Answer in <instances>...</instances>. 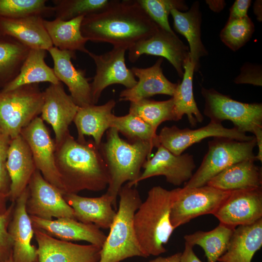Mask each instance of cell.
Returning <instances> with one entry per match:
<instances>
[{"label": "cell", "mask_w": 262, "mask_h": 262, "mask_svg": "<svg viewBox=\"0 0 262 262\" xmlns=\"http://www.w3.org/2000/svg\"><path fill=\"white\" fill-rule=\"evenodd\" d=\"M159 28L136 0H114L103 10L84 16L81 29L88 41L108 43L128 50L151 36Z\"/></svg>", "instance_id": "cell-1"}, {"label": "cell", "mask_w": 262, "mask_h": 262, "mask_svg": "<svg viewBox=\"0 0 262 262\" xmlns=\"http://www.w3.org/2000/svg\"><path fill=\"white\" fill-rule=\"evenodd\" d=\"M55 160L65 194L99 192L108 187V169L93 140L80 142L69 134L55 145Z\"/></svg>", "instance_id": "cell-2"}, {"label": "cell", "mask_w": 262, "mask_h": 262, "mask_svg": "<svg viewBox=\"0 0 262 262\" xmlns=\"http://www.w3.org/2000/svg\"><path fill=\"white\" fill-rule=\"evenodd\" d=\"M178 188L168 190L160 186L152 187L134 216V228L139 244L145 254L158 256L166 251V244L175 229L170 213Z\"/></svg>", "instance_id": "cell-3"}, {"label": "cell", "mask_w": 262, "mask_h": 262, "mask_svg": "<svg viewBox=\"0 0 262 262\" xmlns=\"http://www.w3.org/2000/svg\"><path fill=\"white\" fill-rule=\"evenodd\" d=\"M114 128L106 131V139L99 147L107 166L109 182L106 193L111 196L117 206V197L123 184L128 181L134 186L140 177L141 169L150 158L153 144L143 142L131 143L122 139Z\"/></svg>", "instance_id": "cell-4"}, {"label": "cell", "mask_w": 262, "mask_h": 262, "mask_svg": "<svg viewBox=\"0 0 262 262\" xmlns=\"http://www.w3.org/2000/svg\"><path fill=\"white\" fill-rule=\"evenodd\" d=\"M118 209L101 248L98 262H120L133 257H148L137 240L134 216L142 203L138 191L127 183L120 189Z\"/></svg>", "instance_id": "cell-5"}, {"label": "cell", "mask_w": 262, "mask_h": 262, "mask_svg": "<svg viewBox=\"0 0 262 262\" xmlns=\"http://www.w3.org/2000/svg\"><path fill=\"white\" fill-rule=\"evenodd\" d=\"M44 93L38 84L0 91V126L14 139L41 112Z\"/></svg>", "instance_id": "cell-6"}, {"label": "cell", "mask_w": 262, "mask_h": 262, "mask_svg": "<svg viewBox=\"0 0 262 262\" xmlns=\"http://www.w3.org/2000/svg\"><path fill=\"white\" fill-rule=\"evenodd\" d=\"M256 139L240 141L226 137H213L208 142V150L192 177L184 184V188L207 184L215 176L229 166L246 160L256 161L254 149Z\"/></svg>", "instance_id": "cell-7"}, {"label": "cell", "mask_w": 262, "mask_h": 262, "mask_svg": "<svg viewBox=\"0 0 262 262\" xmlns=\"http://www.w3.org/2000/svg\"><path fill=\"white\" fill-rule=\"evenodd\" d=\"M204 98V114L210 121L222 124L230 121L239 131L252 133L257 127L262 126V104L244 103L235 100L213 88L202 87Z\"/></svg>", "instance_id": "cell-8"}, {"label": "cell", "mask_w": 262, "mask_h": 262, "mask_svg": "<svg viewBox=\"0 0 262 262\" xmlns=\"http://www.w3.org/2000/svg\"><path fill=\"white\" fill-rule=\"evenodd\" d=\"M230 191L211 186L178 188L172 204L170 219L175 229L201 215L213 214L228 197Z\"/></svg>", "instance_id": "cell-9"}, {"label": "cell", "mask_w": 262, "mask_h": 262, "mask_svg": "<svg viewBox=\"0 0 262 262\" xmlns=\"http://www.w3.org/2000/svg\"><path fill=\"white\" fill-rule=\"evenodd\" d=\"M28 188L26 211L30 216L47 220H52V217L75 219L74 211L64 199L63 192L47 181L37 169Z\"/></svg>", "instance_id": "cell-10"}, {"label": "cell", "mask_w": 262, "mask_h": 262, "mask_svg": "<svg viewBox=\"0 0 262 262\" xmlns=\"http://www.w3.org/2000/svg\"><path fill=\"white\" fill-rule=\"evenodd\" d=\"M126 50L124 48L114 47L111 50L100 55L89 51L87 54L96 65V74L90 83L93 104L97 103L102 91L109 85L122 84L129 89L137 83L135 76L125 64Z\"/></svg>", "instance_id": "cell-11"}, {"label": "cell", "mask_w": 262, "mask_h": 262, "mask_svg": "<svg viewBox=\"0 0 262 262\" xmlns=\"http://www.w3.org/2000/svg\"><path fill=\"white\" fill-rule=\"evenodd\" d=\"M32 154L36 168L43 178L65 194L55 160V144L40 116L21 131Z\"/></svg>", "instance_id": "cell-12"}, {"label": "cell", "mask_w": 262, "mask_h": 262, "mask_svg": "<svg viewBox=\"0 0 262 262\" xmlns=\"http://www.w3.org/2000/svg\"><path fill=\"white\" fill-rule=\"evenodd\" d=\"M160 145L173 154L179 155L192 145L209 137H226L240 141H249L254 136L247 135L235 128H227L222 124L210 121L197 129H180L174 125L163 128L158 134Z\"/></svg>", "instance_id": "cell-13"}, {"label": "cell", "mask_w": 262, "mask_h": 262, "mask_svg": "<svg viewBox=\"0 0 262 262\" xmlns=\"http://www.w3.org/2000/svg\"><path fill=\"white\" fill-rule=\"evenodd\" d=\"M213 215L233 229L256 222L262 218V187L230 191Z\"/></svg>", "instance_id": "cell-14"}, {"label": "cell", "mask_w": 262, "mask_h": 262, "mask_svg": "<svg viewBox=\"0 0 262 262\" xmlns=\"http://www.w3.org/2000/svg\"><path fill=\"white\" fill-rule=\"evenodd\" d=\"M128 51V58L132 63L136 62L143 54L165 58L180 78L184 74V65L190 58L189 47L175 33L160 28L151 36L136 43Z\"/></svg>", "instance_id": "cell-15"}, {"label": "cell", "mask_w": 262, "mask_h": 262, "mask_svg": "<svg viewBox=\"0 0 262 262\" xmlns=\"http://www.w3.org/2000/svg\"><path fill=\"white\" fill-rule=\"evenodd\" d=\"M196 166L192 155L182 153L176 155L160 145L154 156L143 164L144 171L134 185L152 177L164 176L168 182L180 186L191 179Z\"/></svg>", "instance_id": "cell-16"}, {"label": "cell", "mask_w": 262, "mask_h": 262, "mask_svg": "<svg viewBox=\"0 0 262 262\" xmlns=\"http://www.w3.org/2000/svg\"><path fill=\"white\" fill-rule=\"evenodd\" d=\"M44 93V103L40 116L51 125L55 134V144L61 143L70 134L69 126L79 108L65 91L61 82L50 84Z\"/></svg>", "instance_id": "cell-17"}, {"label": "cell", "mask_w": 262, "mask_h": 262, "mask_svg": "<svg viewBox=\"0 0 262 262\" xmlns=\"http://www.w3.org/2000/svg\"><path fill=\"white\" fill-rule=\"evenodd\" d=\"M38 262H98L101 247L79 245L54 238L34 228Z\"/></svg>", "instance_id": "cell-18"}, {"label": "cell", "mask_w": 262, "mask_h": 262, "mask_svg": "<svg viewBox=\"0 0 262 262\" xmlns=\"http://www.w3.org/2000/svg\"><path fill=\"white\" fill-rule=\"evenodd\" d=\"M28 186L15 201L8 232L12 243V259L14 262H37V248L32 245L34 228L26 211Z\"/></svg>", "instance_id": "cell-19"}, {"label": "cell", "mask_w": 262, "mask_h": 262, "mask_svg": "<svg viewBox=\"0 0 262 262\" xmlns=\"http://www.w3.org/2000/svg\"><path fill=\"white\" fill-rule=\"evenodd\" d=\"M48 51L53 60L55 76L67 86L76 104L79 107L93 104L90 83L85 72L77 69L71 62V59L76 58L75 52L60 50L54 46Z\"/></svg>", "instance_id": "cell-20"}, {"label": "cell", "mask_w": 262, "mask_h": 262, "mask_svg": "<svg viewBox=\"0 0 262 262\" xmlns=\"http://www.w3.org/2000/svg\"><path fill=\"white\" fill-rule=\"evenodd\" d=\"M30 216L33 228L61 240L84 241L101 248L107 237L94 224L83 223L75 219L62 217L56 220H47Z\"/></svg>", "instance_id": "cell-21"}, {"label": "cell", "mask_w": 262, "mask_h": 262, "mask_svg": "<svg viewBox=\"0 0 262 262\" xmlns=\"http://www.w3.org/2000/svg\"><path fill=\"white\" fill-rule=\"evenodd\" d=\"M163 62V58L160 57L150 67H132L131 70L138 81L133 87L120 93L119 100L135 102L157 94L172 97L178 83H173L165 77L161 67Z\"/></svg>", "instance_id": "cell-22"}, {"label": "cell", "mask_w": 262, "mask_h": 262, "mask_svg": "<svg viewBox=\"0 0 262 262\" xmlns=\"http://www.w3.org/2000/svg\"><path fill=\"white\" fill-rule=\"evenodd\" d=\"M66 203L73 209L75 219L98 228L109 229L115 216L117 206L107 193L98 197H85L77 194H63Z\"/></svg>", "instance_id": "cell-23"}, {"label": "cell", "mask_w": 262, "mask_h": 262, "mask_svg": "<svg viewBox=\"0 0 262 262\" xmlns=\"http://www.w3.org/2000/svg\"><path fill=\"white\" fill-rule=\"evenodd\" d=\"M6 167L11 180L8 199L15 202L28 186L36 169L31 149L20 134L11 141Z\"/></svg>", "instance_id": "cell-24"}, {"label": "cell", "mask_w": 262, "mask_h": 262, "mask_svg": "<svg viewBox=\"0 0 262 262\" xmlns=\"http://www.w3.org/2000/svg\"><path fill=\"white\" fill-rule=\"evenodd\" d=\"M44 19L38 15L0 18V34L10 36L30 49L48 51L53 46L44 26Z\"/></svg>", "instance_id": "cell-25"}, {"label": "cell", "mask_w": 262, "mask_h": 262, "mask_svg": "<svg viewBox=\"0 0 262 262\" xmlns=\"http://www.w3.org/2000/svg\"><path fill=\"white\" fill-rule=\"evenodd\" d=\"M115 104V100L111 99L101 105L79 107L73 121L77 130V140L83 142L86 141L85 136H91L99 147L105 132L111 128L112 110Z\"/></svg>", "instance_id": "cell-26"}, {"label": "cell", "mask_w": 262, "mask_h": 262, "mask_svg": "<svg viewBox=\"0 0 262 262\" xmlns=\"http://www.w3.org/2000/svg\"><path fill=\"white\" fill-rule=\"evenodd\" d=\"M175 30L184 36L189 43L190 61L194 66L195 72L199 68V61L208 54L201 38L202 14L198 1L194 2L186 12L177 9L171 11Z\"/></svg>", "instance_id": "cell-27"}, {"label": "cell", "mask_w": 262, "mask_h": 262, "mask_svg": "<svg viewBox=\"0 0 262 262\" xmlns=\"http://www.w3.org/2000/svg\"><path fill=\"white\" fill-rule=\"evenodd\" d=\"M262 246V218L233 230L226 251L219 262H251Z\"/></svg>", "instance_id": "cell-28"}, {"label": "cell", "mask_w": 262, "mask_h": 262, "mask_svg": "<svg viewBox=\"0 0 262 262\" xmlns=\"http://www.w3.org/2000/svg\"><path fill=\"white\" fill-rule=\"evenodd\" d=\"M254 160L232 164L211 179L207 185L226 191L262 187V168Z\"/></svg>", "instance_id": "cell-29"}, {"label": "cell", "mask_w": 262, "mask_h": 262, "mask_svg": "<svg viewBox=\"0 0 262 262\" xmlns=\"http://www.w3.org/2000/svg\"><path fill=\"white\" fill-rule=\"evenodd\" d=\"M83 16L65 21L55 18L44 19V25L53 46L62 50L80 51L88 53L85 48L88 41L82 34L81 27Z\"/></svg>", "instance_id": "cell-30"}, {"label": "cell", "mask_w": 262, "mask_h": 262, "mask_svg": "<svg viewBox=\"0 0 262 262\" xmlns=\"http://www.w3.org/2000/svg\"><path fill=\"white\" fill-rule=\"evenodd\" d=\"M47 50L30 49L17 76L0 91H7L19 86L48 82L56 84L60 82L54 72L53 69L48 66L45 59Z\"/></svg>", "instance_id": "cell-31"}, {"label": "cell", "mask_w": 262, "mask_h": 262, "mask_svg": "<svg viewBox=\"0 0 262 262\" xmlns=\"http://www.w3.org/2000/svg\"><path fill=\"white\" fill-rule=\"evenodd\" d=\"M184 74L181 83H178L172 98L176 121L180 120L184 115L187 116L189 124L195 127L204 119L195 101L193 89L194 66L190 58L185 63Z\"/></svg>", "instance_id": "cell-32"}, {"label": "cell", "mask_w": 262, "mask_h": 262, "mask_svg": "<svg viewBox=\"0 0 262 262\" xmlns=\"http://www.w3.org/2000/svg\"><path fill=\"white\" fill-rule=\"evenodd\" d=\"M30 50L14 38L0 34V90L17 76Z\"/></svg>", "instance_id": "cell-33"}, {"label": "cell", "mask_w": 262, "mask_h": 262, "mask_svg": "<svg viewBox=\"0 0 262 262\" xmlns=\"http://www.w3.org/2000/svg\"><path fill=\"white\" fill-rule=\"evenodd\" d=\"M234 229L219 223L213 229L197 231L184 235L185 243L193 247L200 246L204 250L208 262H216L226 251Z\"/></svg>", "instance_id": "cell-34"}, {"label": "cell", "mask_w": 262, "mask_h": 262, "mask_svg": "<svg viewBox=\"0 0 262 262\" xmlns=\"http://www.w3.org/2000/svg\"><path fill=\"white\" fill-rule=\"evenodd\" d=\"M129 113L140 117L156 131L163 122L176 121L172 97L164 101L144 98L130 102Z\"/></svg>", "instance_id": "cell-35"}, {"label": "cell", "mask_w": 262, "mask_h": 262, "mask_svg": "<svg viewBox=\"0 0 262 262\" xmlns=\"http://www.w3.org/2000/svg\"><path fill=\"white\" fill-rule=\"evenodd\" d=\"M111 128H115L129 142H147L156 147L160 146L156 131L140 117L131 113L120 116L114 115Z\"/></svg>", "instance_id": "cell-36"}, {"label": "cell", "mask_w": 262, "mask_h": 262, "mask_svg": "<svg viewBox=\"0 0 262 262\" xmlns=\"http://www.w3.org/2000/svg\"><path fill=\"white\" fill-rule=\"evenodd\" d=\"M114 0H53L55 18L67 21L98 13Z\"/></svg>", "instance_id": "cell-37"}, {"label": "cell", "mask_w": 262, "mask_h": 262, "mask_svg": "<svg viewBox=\"0 0 262 262\" xmlns=\"http://www.w3.org/2000/svg\"><path fill=\"white\" fill-rule=\"evenodd\" d=\"M45 0H0V18H15L38 15L42 17L54 15L53 6Z\"/></svg>", "instance_id": "cell-38"}, {"label": "cell", "mask_w": 262, "mask_h": 262, "mask_svg": "<svg viewBox=\"0 0 262 262\" xmlns=\"http://www.w3.org/2000/svg\"><path fill=\"white\" fill-rule=\"evenodd\" d=\"M148 16L161 29L174 33L168 21L171 11L177 9L183 12L188 6L182 0H136Z\"/></svg>", "instance_id": "cell-39"}, {"label": "cell", "mask_w": 262, "mask_h": 262, "mask_svg": "<svg viewBox=\"0 0 262 262\" xmlns=\"http://www.w3.org/2000/svg\"><path fill=\"white\" fill-rule=\"evenodd\" d=\"M254 31V24L248 16L240 19H229L220 33V37L229 48L236 51L250 40Z\"/></svg>", "instance_id": "cell-40"}, {"label": "cell", "mask_w": 262, "mask_h": 262, "mask_svg": "<svg viewBox=\"0 0 262 262\" xmlns=\"http://www.w3.org/2000/svg\"><path fill=\"white\" fill-rule=\"evenodd\" d=\"M14 206L15 202H12L6 211L0 215V262L12 257L13 243L8 228Z\"/></svg>", "instance_id": "cell-41"}, {"label": "cell", "mask_w": 262, "mask_h": 262, "mask_svg": "<svg viewBox=\"0 0 262 262\" xmlns=\"http://www.w3.org/2000/svg\"><path fill=\"white\" fill-rule=\"evenodd\" d=\"M12 139L0 126V192L8 198L11 180L6 162Z\"/></svg>", "instance_id": "cell-42"}, {"label": "cell", "mask_w": 262, "mask_h": 262, "mask_svg": "<svg viewBox=\"0 0 262 262\" xmlns=\"http://www.w3.org/2000/svg\"><path fill=\"white\" fill-rule=\"evenodd\" d=\"M262 68L260 66L250 64H245L240 74L234 79L236 84H250L262 86Z\"/></svg>", "instance_id": "cell-43"}, {"label": "cell", "mask_w": 262, "mask_h": 262, "mask_svg": "<svg viewBox=\"0 0 262 262\" xmlns=\"http://www.w3.org/2000/svg\"><path fill=\"white\" fill-rule=\"evenodd\" d=\"M250 0H236L229 10V19H240L248 16Z\"/></svg>", "instance_id": "cell-44"}, {"label": "cell", "mask_w": 262, "mask_h": 262, "mask_svg": "<svg viewBox=\"0 0 262 262\" xmlns=\"http://www.w3.org/2000/svg\"><path fill=\"white\" fill-rule=\"evenodd\" d=\"M193 247L185 243V248L181 253L180 262H202L194 253Z\"/></svg>", "instance_id": "cell-45"}, {"label": "cell", "mask_w": 262, "mask_h": 262, "mask_svg": "<svg viewBox=\"0 0 262 262\" xmlns=\"http://www.w3.org/2000/svg\"><path fill=\"white\" fill-rule=\"evenodd\" d=\"M253 134L256 139V146L258 147V152L255 156L256 160L262 162V126L257 127Z\"/></svg>", "instance_id": "cell-46"}, {"label": "cell", "mask_w": 262, "mask_h": 262, "mask_svg": "<svg viewBox=\"0 0 262 262\" xmlns=\"http://www.w3.org/2000/svg\"><path fill=\"white\" fill-rule=\"evenodd\" d=\"M181 255V252H178L167 257H159L149 262H180Z\"/></svg>", "instance_id": "cell-47"}, {"label": "cell", "mask_w": 262, "mask_h": 262, "mask_svg": "<svg viewBox=\"0 0 262 262\" xmlns=\"http://www.w3.org/2000/svg\"><path fill=\"white\" fill-rule=\"evenodd\" d=\"M206 1L212 10L216 12L221 11L226 4L224 0H206Z\"/></svg>", "instance_id": "cell-48"}, {"label": "cell", "mask_w": 262, "mask_h": 262, "mask_svg": "<svg viewBox=\"0 0 262 262\" xmlns=\"http://www.w3.org/2000/svg\"><path fill=\"white\" fill-rule=\"evenodd\" d=\"M254 12L259 21H262V0H256L254 4Z\"/></svg>", "instance_id": "cell-49"}, {"label": "cell", "mask_w": 262, "mask_h": 262, "mask_svg": "<svg viewBox=\"0 0 262 262\" xmlns=\"http://www.w3.org/2000/svg\"><path fill=\"white\" fill-rule=\"evenodd\" d=\"M8 198L0 192V215L4 213L7 210V200Z\"/></svg>", "instance_id": "cell-50"}, {"label": "cell", "mask_w": 262, "mask_h": 262, "mask_svg": "<svg viewBox=\"0 0 262 262\" xmlns=\"http://www.w3.org/2000/svg\"><path fill=\"white\" fill-rule=\"evenodd\" d=\"M14 262V261L13 260L12 257L10 259L7 260H6V261H3V262Z\"/></svg>", "instance_id": "cell-51"}]
</instances>
